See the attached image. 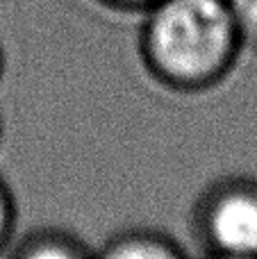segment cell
I'll list each match as a JSON object with an SVG mask.
<instances>
[{"mask_svg":"<svg viewBox=\"0 0 257 259\" xmlns=\"http://www.w3.org/2000/svg\"><path fill=\"white\" fill-rule=\"evenodd\" d=\"M244 41L228 0H159L139 16L137 53L173 94H205L235 71Z\"/></svg>","mask_w":257,"mask_h":259,"instance_id":"6da1fadb","label":"cell"},{"mask_svg":"<svg viewBox=\"0 0 257 259\" xmlns=\"http://www.w3.org/2000/svg\"><path fill=\"white\" fill-rule=\"evenodd\" d=\"M191 234L205 257H257V178L209 182L191 207Z\"/></svg>","mask_w":257,"mask_h":259,"instance_id":"7a4b0ae2","label":"cell"},{"mask_svg":"<svg viewBox=\"0 0 257 259\" xmlns=\"http://www.w3.org/2000/svg\"><path fill=\"white\" fill-rule=\"evenodd\" d=\"M94 259H191L189 252L166 232L153 228H130L109 237Z\"/></svg>","mask_w":257,"mask_h":259,"instance_id":"3957f363","label":"cell"},{"mask_svg":"<svg viewBox=\"0 0 257 259\" xmlns=\"http://www.w3.org/2000/svg\"><path fill=\"white\" fill-rule=\"evenodd\" d=\"M7 259H94V250L73 232L41 228L27 232L9 250Z\"/></svg>","mask_w":257,"mask_h":259,"instance_id":"277c9868","label":"cell"},{"mask_svg":"<svg viewBox=\"0 0 257 259\" xmlns=\"http://www.w3.org/2000/svg\"><path fill=\"white\" fill-rule=\"evenodd\" d=\"M244 48L257 53V0H228Z\"/></svg>","mask_w":257,"mask_h":259,"instance_id":"5b68a950","label":"cell"},{"mask_svg":"<svg viewBox=\"0 0 257 259\" xmlns=\"http://www.w3.org/2000/svg\"><path fill=\"white\" fill-rule=\"evenodd\" d=\"M16 200L9 189V184L0 178V255L12 246L16 234Z\"/></svg>","mask_w":257,"mask_h":259,"instance_id":"8992f818","label":"cell"},{"mask_svg":"<svg viewBox=\"0 0 257 259\" xmlns=\"http://www.w3.org/2000/svg\"><path fill=\"white\" fill-rule=\"evenodd\" d=\"M96 7L105 9L109 14H121V16H141L159 0H89Z\"/></svg>","mask_w":257,"mask_h":259,"instance_id":"52a82bcc","label":"cell"},{"mask_svg":"<svg viewBox=\"0 0 257 259\" xmlns=\"http://www.w3.org/2000/svg\"><path fill=\"white\" fill-rule=\"evenodd\" d=\"M5 73V50H3V44H0V77Z\"/></svg>","mask_w":257,"mask_h":259,"instance_id":"ba28073f","label":"cell"},{"mask_svg":"<svg viewBox=\"0 0 257 259\" xmlns=\"http://www.w3.org/2000/svg\"><path fill=\"white\" fill-rule=\"evenodd\" d=\"M205 259H257V257H205Z\"/></svg>","mask_w":257,"mask_h":259,"instance_id":"9c48e42d","label":"cell"},{"mask_svg":"<svg viewBox=\"0 0 257 259\" xmlns=\"http://www.w3.org/2000/svg\"><path fill=\"white\" fill-rule=\"evenodd\" d=\"M0 141H3V116H0Z\"/></svg>","mask_w":257,"mask_h":259,"instance_id":"30bf717a","label":"cell"}]
</instances>
